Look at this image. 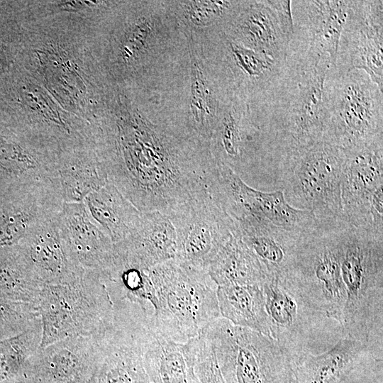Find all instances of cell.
I'll return each mask as SVG.
<instances>
[{
  "label": "cell",
  "mask_w": 383,
  "mask_h": 383,
  "mask_svg": "<svg viewBox=\"0 0 383 383\" xmlns=\"http://www.w3.org/2000/svg\"><path fill=\"white\" fill-rule=\"evenodd\" d=\"M55 181L63 203H80L108 179L99 160L88 153L57 157Z\"/></svg>",
  "instance_id": "cell-29"
},
{
  "label": "cell",
  "mask_w": 383,
  "mask_h": 383,
  "mask_svg": "<svg viewBox=\"0 0 383 383\" xmlns=\"http://www.w3.org/2000/svg\"><path fill=\"white\" fill-rule=\"evenodd\" d=\"M40 321L36 304L0 297V340L18 335Z\"/></svg>",
  "instance_id": "cell-32"
},
{
  "label": "cell",
  "mask_w": 383,
  "mask_h": 383,
  "mask_svg": "<svg viewBox=\"0 0 383 383\" xmlns=\"http://www.w3.org/2000/svg\"><path fill=\"white\" fill-rule=\"evenodd\" d=\"M42 326L39 348L74 336L98 338L113 322V307L96 272L68 284H45L37 303Z\"/></svg>",
  "instance_id": "cell-6"
},
{
  "label": "cell",
  "mask_w": 383,
  "mask_h": 383,
  "mask_svg": "<svg viewBox=\"0 0 383 383\" xmlns=\"http://www.w3.org/2000/svg\"><path fill=\"white\" fill-rule=\"evenodd\" d=\"M270 337L294 360L307 351L314 317L319 315L285 276L263 285Z\"/></svg>",
  "instance_id": "cell-16"
},
{
  "label": "cell",
  "mask_w": 383,
  "mask_h": 383,
  "mask_svg": "<svg viewBox=\"0 0 383 383\" xmlns=\"http://www.w3.org/2000/svg\"><path fill=\"white\" fill-rule=\"evenodd\" d=\"M350 1H291V43L313 54L328 55L335 67L338 48Z\"/></svg>",
  "instance_id": "cell-19"
},
{
  "label": "cell",
  "mask_w": 383,
  "mask_h": 383,
  "mask_svg": "<svg viewBox=\"0 0 383 383\" xmlns=\"http://www.w3.org/2000/svg\"><path fill=\"white\" fill-rule=\"evenodd\" d=\"M98 361L95 338L69 337L39 348L25 374L34 383H93Z\"/></svg>",
  "instance_id": "cell-18"
},
{
  "label": "cell",
  "mask_w": 383,
  "mask_h": 383,
  "mask_svg": "<svg viewBox=\"0 0 383 383\" xmlns=\"http://www.w3.org/2000/svg\"><path fill=\"white\" fill-rule=\"evenodd\" d=\"M61 238L73 262L97 272L109 262L113 243L89 216L83 202L64 203L57 216Z\"/></svg>",
  "instance_id": "cell-20"
},
{
  "label": "cell",
  "mask_w": 383,
  "mask_h": 383,
  "mask_svg": "<svg viewBox=\"0 0 383 383\" xmlns=\"http://www.w3.org/2000/svg\"><path fill=\"white\" fill-rule=\"evenodd\" d=\"M156 296L150 318L164 337L186 343L221 318L216 284L208 271L172 259L148 270Z\"/></svg>",
  "instance_id": "cell-3"
},
{
  "label": "cell",
  "mask_w": 383,
  "mask_h": 383,
  "mask_svg": "<svg viewBox=\"0 0 383 383\" xmlns=\"http://www.w3.org/2000/svg\"><path fill=\"white\" fill-rule=\"evenodd\" d=\"M147 323L142 316H114L111 327L95 338L99 350L96 383H152L143 356Z\"/></svg>",
  "instance_id": "cell-14"
},
{
  "label": "cell",
  "mask_w": 383,
  "mask_h": 383,
  "mask_svg": "<svg viewBox=\"0 0 383 383\" xmlns=\"http://www.w3.org/2000/svg\"><path fill=\"white\" fill-rule=\"evenodd\" d=\"M44 286L18 246L0 251V297L37 304Z\"/></svg>",
  "instance_id": "cell-30"
},
{
  "label": "cell",
  "mask_w": 383,
  "mask_h": 383,
  "mask_svg": "<svg viewBox=\"0 0 383 383\" xmlns=\"http://www.w3.org/2000/svg\"><path fill=\"white\" fill-rule=\"evenodd\" d=\"M217 286H262L270 277L253 251L236 233H233L208 268Z\"/></svg>",
  "instance_id": "cell-27"
},
{
  "label": "cell",
  "mask_w": 383,
  "mask_h": 383,
  "mask_svg": "<svg viewBox=\"0 0 383 383\" xmlns=\"http://www.w3.org/2000/svg\"><path fill=\"white\" fill-rule=\"evenodd\" d=\"M226 383H293L292 360L271 337L221 317L202 332Z\"/></svg>",
  "instance_id": "cell-8"
},
{
  "label": "cell",
  "mask_w": 383,
  "mask_h": 383,
  "mask_svg": "<svg viewBox=\"0 0 383 383\" xmlns=\"http://www.w3.org/2000/svg\"><path fill=\"white\" fill-rule=\"evenodd\" d=\"M63 204L52 184L0 189V251L18 246L35 228L57 216Z\"/></svg>",
  "instance_id": "cell-17"
},
{
  "label": "cell",
  "mask_w": 383,
  "mask_h": 383,
  "mask_svg": "<svg viewBox=\"0 0 383 383\" xmlns=\"http://www.w3.org/2000/svg\"><path fill=\"white\" fill-rule=\"evenodd\" d=\"M345 220L318 221L301 233L294 260L284 275L319 314L343 323L346 292L341 274Z\"/></svg>",
  "instance_id": "cell-5"
},
{
  "label": "cell",
  "mask_w": 383,
  "mask_h": 383,
  "mask_svg": "<svg viewBox=\"0 0 383 383\" xmlns=\"http://www.w3.org/2000/svg\"><path fill=\"white\" fill-rule=\"evenodd\" d=\"M113 139L99 160L108 181L141 212L167 216L207 186L216 165L141 121L118 124Z\"/></svg>",
  "instance_id": "cell-1"
},
{
  "label": "cell",
  "mask_w": 383,
  "mask_h": 383,
  "mask_svg": "<svg viewBox=\"0 0 383 383\" xmlns=\"http://www.w3.org/2000/svg\"><path fill=\"white\" fill-rule=\"evenodd\" d=\"M234 222V233L253 251L270 277L282 276L289 271L302 232L288 230L254 216Z\"/></svg>",
  "instance_id": "cell-24"
},
{
  "label": "cell",
  "mask_w": 383,
  "mask_h": 383,
  "mask_svg": "<svg viewBox=\"0 0 383 383\" xmlns=\"http://www.w3.org/2000/svg\"><path fill=\"white\" fill-rule=\"evenodd\" d=\"M93 383H96V382H94V380Z\"/></svg>",
  "instance_id": "cell-37"
},
{
  "label": "cell",
  "mask_w": 383,
  "mask_h": 383,
  "mask_svg": "<svg viewBox=\"0 0 383 383\" xmlns=\"http://www.w3.org/2000/svg\"><path fill=\"white\" fill-rule=\"evenodd\" d=\"M239 1H191L188 6L189 16L196 24H206L233 13Z\"/></svg>",
  "instance_id": "cell-35"
},
{
  "label": "cell",
  "mask_w": 383,
  "mask_h": 383,
  "mask_svg": "<svg viewBox=\"0 0 383 383\" xmlns=\"http://www.w3.org/2000/svg\"><path fill=\"white\" fill-rule=\"evenodd\" d=\"M199 337L195 372L199 383H226L212 344L203 333Z\"/></svg>",
  "instance_id": "cell-34"
},
{
  "label": "cell",
  "mask_w": 383,
  "mask_h": 383,
  "mask_svg": "<svg viewBox=\"0 0 383 383\" xmlns=\"http://www.w3.org/2000/svg\"><path fill=\"white\" fill-rule=\"evenodd\" d=\"M113 252L121 261L148 270L175 257L174 226L168 216L160 211L141 212L134 230L113 243Z\"/></svg>",
  "instance_id": "cell-21"
},
{
  "label": "cell",
  "mask_w": 383,
  "mask_h": 383,
  "mask_svg": "<svg viewBox=\"0 0 383 383\" xmlns=\"http://www.w3.org/2000/svg\"><path fill=\"white\" fill-rule=\"evenodd\" d=\"M191 107L194 131L211 136L216 126L209 104V89L199 67L195 65L192 84Z\"/></svg>",
  "instance_id": "cell-33"
},
{
  "label": "cell",
  "mask_w": 383,
  "mask_h": 383,
  "mask_svg": "<svg viewBox=\"0 0 383 383\" xmlns=\"http://www.w3.org/2000/svg\"><path fill=\"white\" fill-rule=\"evenodd\" d=\"M13 383H34L26 374Z\"/></svg>",
  "instance_id": "cell-36"
},
{
  "label": "cell",
  "mask_w": 383,
  "mask_h": 383,
  "mask_svg": "<svg viewBox=\"0 0 383 383\" xmlns=\"http://www.w3.org/2000/svg\"><path fill=\"white\" fill-rule=\"evenodd\" d=\"M96 226L113 243L125 239L137 226L140 211L109 181L83 201Z\"/></svg>",
  "instance_id": "cell-26"
},
{
  "label": "cell",
  "mask_w": 383,
  "mask_h": 383,
  "mask_svg": "<svg viewBox=\"0 0 383 383\" xmlns=\"http://www.w3.org/2000/svg\"><path fill=\"white\" fill-rule=\"evenodd\" d=\"M344 150L321 140L284 176L280 189L289 205L311 212L316 221L344 218L341 179ZM345 219V218H344Z\"/></svg>",
  "instance_id": "cell-9"
},
{
  "label": "cell",
  "mask_w": 383,
  "mask_h": 383,
  "mask_svg": "<svg viewBox=\"0 0 383 383\" xmlns=\"http://www.w3.org/2000/svg\"><path fill=\"white\" fill-rule=\"evenodd\" d=\"M366 348L358 340L343 337L321 354L306 351L292 360L293 383H343Z\"/></svg>",
  "instance_id": "cell-25"
},
{
  "label": "cell",
  "mask_w": 383,
  "mask_h": 383,
  "mask_svg": "<svg viewBox=\"0 0 383 383\" xmlns=\"http://www.w3.org/2000/svg\"><path fill=\"white\" fill-rule=\"evenodd\" d=\"M239 1L231 23L232 40L284 60L293 35L291 1Z\"/></svg>",
  "instance_id": "cell-15"
},
{
  "label": "cell",
  "mask_w": 383,
  "mask_h": 383,
  "mask_svg": "<svg viewBox=\"0 0 383 383\" xmlns=\"http://www.w3.org/2000/svg\"><path fill=\"white\" fill-rule=\"evenodd\" d=\"M210 178L209 191L234 221L254 216L297 232H304L316 222L311 212L289 205L282 189L254 188L225 165L217 163Z\"/></svg>",
  "instance_id": "cell-12"
},
{
  "label": "cell",
  "mask_w": 383,
  "mask_h": 383,
  "mask_svg": "<svg viewBox=\"0 0 383 383\" xmlns=\"http://www.w3.org/2000/svg\"><path fill=\"white\" fill-rule=\"evenodd\" d=\"M167 216L176 233L174 259L204 270L235 231L234 221L208 186L193 193Z\"/></svg>",
  "instance_id": "cell-10"
},
{
  "label": "cell",
  "mask_w": 383,
  "mask_h": 383,
  "mask_svg": "<svg viewBox=\"0 0 383 383\" xmlns=\"http://www.w3.org/2000/svg\"><path fill=\"white\" fill-rule=\"evenodd\" d=\"M343 150V217L355 228L383 233V135Z\"/></svg>",
  "instance_id": "cell-11"
},
{
  "label": "cell",
  "mask_w": 383,
  "mask_h": 383,
  "mask_svg": "<svg viewBox=\"0 0 383 383\" xmlns=\"http://www.w3.org/2000/svg\"><path fill=\"white\" fill-rule=\"evenodd\" d=\"M216 293L222 318L235 326L270 337L262 286H218Z\"/></svg>",
  "instance_id": "cell-28"
},
{
  "label": "cell",
  "mask_w": 383,
  "mask_h": 383,
  "mask_svg": "<svg viewBox=\"0 0 383 383\" xmlns=\"http://www.w3.org/2000/svg\"><path fill=\"white\" fill-rule=\"evenodd\" d=\"M328 121L323 140L343 150L383 135V91L361 70L338 72L326 80Z\"/></svg>",
  "instance_id": "cell-7"
},
{
  "label": "cell",
  "mask_w": 383,
  "mask_h": 383,
  "mask_svg": "<svg viewBox=\"0 0 383 383\" xmlns=\"http://www.w3.org/2000/svg\"><path fill=\"white\" fill-rule=\"evenodd\" d=\"M57 216L38 226L18 245L44 284H72L85 273L73 262L64 245Z\"/></svg>",
  "instance_id": "cell-22"
},
{
  "label": "cell",
  "mask_w": 383,
  "mask_h": 383,
  "mask_svg": "<svg viewBox=\"0 0 383 383\" xmlns=\"http://www.w3.org/2000/svg\"><path fill=\"white\" fill-rule=\"evenodd\" d=\"M328 55L289 46L284 65L254 119L260 127L279 186L299 158L324 135L328 121Z\"/></svg>",
  "instance_id": "cell-2"
},
{
  "label": "cell",
  "mask_w": 383,
  "mask_h": 383,
  "mask_svg": "<svg viewBox=\"0 0 383 383\" xmlns=\"http://www.w3.org/2000/svg\"><path fill=\"white\" fill-rule=\"evenodd\" d=\"M335 68L363 70L383 91L382 1H350Z\"/></svg>",
  "instance_id": "cell-13"
},
{
  "label": "cell",
  "mask_w": 383,
  "mask_h": 383,
  "mask_svg": "<svg viewBox=\"0 0 383 383\" xmlns=\"http://www.w3.org/2000/svg\"><path fill=\"white\" fill-rule=\"evenodd\" d=\"M341 274L346 292L343 337L367 346L374 334L382 339L383 233L355 228L345 221Z\"/></svg>",
  "instance_id": "cell-4"
},
{
  "label": "cell",
  "mask_w": 383,
  "mask_h": 383,
  "mask_svg": "<svg viewBox=\"0 0 383 383\" xmlns=\"http://www.w3.org/2000/svg\"><path fill=\"white\" fill-rule=\"evenodd\" d=\"M197 336L186 343L172 341L149 322L143 333L144 363L152 383H199L195 372Z\"/></svg>",
  "instance_id": "cell-23"
},
{
  "label": "cell",
  "mask_w": 383,
  "mask_h": 383,
  "mask_svg": "<svg viewBox=\"0 0 383 383\" xmlns=\"http://www.w3.org/2000/svg\"><path fill=\"white\" fill-rule=\"evenodd\" d=\"M41 321L23 333L0 340V383H13L23 376L28 360L40 347Z\"/></svg>",
  "instance_id": "cell-31"
}]
</instances>
